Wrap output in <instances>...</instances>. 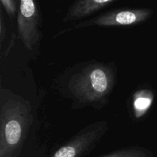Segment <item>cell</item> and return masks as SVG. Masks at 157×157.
<instances>
[{
    "label": "cell",
    "instance_id": "cell-1",
    "mask_svg": "<svg viewBox=\"0 0 157 157\" xmlns=\"http://www.w3.org/2000/svg\"><path fill=\"white\" fill-rule=\"evenodd\" d=\"M33 122L31 103L9 89H0V157L19 156Z\"/></svg>",
    "mask_w": 157,
    "mask_h": 157
},
{
    "label": "cell",
    "instance_id": "cell-2",
    "mask_svg": "<svg viewBox=\"0 0 157 157\" xmlns=\"http://www.w3.org/2000/svg\"><path fill=\"white\" fill-rule=\"evenodd\" d=\"M116 82L113 67L103 63L87 65L71 78L67 90L78 104L99 109L105 104Z\"/></svg>",
    "mask_w": 157,
    "mask_h": 157
},
{
    "label": "cell",
    "instance_id": "cell-3",
    "mask_svg": "<svg viewBox=\"0 0 157 157\" xmlns=\"http://www.w3.org/2000/svg\"><path fill=\"white\" fill-rule=\"evenodd\" d=\"M108 129L107 121L89 124L51 157H84L98 145Z\"/></svg>",
    "mask_w": 157,
    "mask_h": 157
},
{
    "label": "cell",
    "instance_id": "cell-4",
    "mask_svg": "<svg viewBox=\"0 0 157 157\" xmlns=\"http://www.w3.org/2000/svg\"><path fill=\"white\" fill-rule=\"evenodd\" d=\"M18 37L29 51H32L41 38V15L38 3L33 0H21L18 18Z\"/></svg>",
    "mask_w": 157,
    "mask_h": 157
},
{
    "label": "cell",
    "instance_id": "cell-5",
    "mask_svg": "<svg viewBox=\"0 0 157 157\" xmlns=\"http://www.w3.org/2000/svg\"><path fill=\"white\" fill-rule=\"evenodd\" d=\"M153 11L150 9H117L102 14L90 21L78 24L75 28L98 25L103 27L130 26L144 22L151 17Z\"/></svg>",
    "mask_w": 157,
    "mask_h": 157
},
{
    "label": "cell",
    "instance_id": "cell-6",
    "mask_svg": "<svg viewBox=\"0 0 157 157\" xmlns=\"http://www.w3.org/2000/svg\"><path fill=\"white\" fill-rule=\"evenodd\" d=\"M116 2L115 0H79L70 6L63 21H77L97 13Z\"/></svg>",
    "mask_w": 157,
    "mask_h": 157
},
{
    "label": "cell",
    "instance_id": "cell-7",
    "mask_svg": "<svg viewBox=\"0 0 157 157\" xmlns=\"http://www.w3.org/2000/svg\"><path fill=\"white\" fill-rule=\"evenodd\" d=\"M153 100V95L151 91L144 90L138 91L134 94L133 108L135 115L137 118L140 117L148 110Z\"/></svg>",
    "mask_w": 157,
    "mask_h": 157
},
{
    "label": "cell",
    "instance_id": "cell-8",
    "mask_svg": "<svg viewBox=\"0 0 157 157\" xmlns=\"http://www.w3.org/2000/svg\"><path fill=\"white\" fill-rule=\"evenodd\" d=\"M102 157H153V153L144 147H132L115 150Z\"/></svg>",
    "mask_w": 157,
    "mask_h": 157
},
{
    "label": "cell",
    "instance_id": "cell-9",
    "mask_svg": "<svg viewBox=\"0 0 157 157\" xmlns=\"http://www.w3.org/2000/svg\"><path fill=\"white\" fill-rule=\"evenodd\" d=\"M0 2L5 8L6 12L9 15L11 19H13L17 11L16 1H14V0H1Z\"/></svg>",
    "mask_w": 157,
    "mask_h": 157
},
{
    "label": "cell",
    "instance_id": "cell-10",
    "mask_svg": "<svg viewBox=\"0 0 157 157\" xmlns=\"http://www.w3.org/2000/svg\"><path fill=\"white\" fill-rule=\"evenodd\" d=\"M6 34V28L4 26V20H3L2 15H1V18H0V37H1V41H3Z\"/></svg>",
    "mask_w": 157,
    "mask_h": 157
}]
</instances>
